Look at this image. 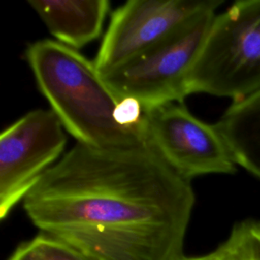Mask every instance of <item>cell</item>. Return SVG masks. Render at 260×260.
I'll return each instance as SVG.
<instances>
[{
    "label": "cell",
    "mask_w": 260,
    "mask_h": 260,
    "mask_svg": "<svg viewBox=\"0 0 260 260\" xmlns=\"http://www.w3.org/2000/svg\"><path fill=\"white\" fill-rule=\"evenodd\" d=\"M194 204L191 182L148 142H76L22 200L35 226L89 260H181Z\"/></svg>",
    "instance_id": "6da1fadb"
},
{
    "label": "cell",
    "mask_w": 260,
    "mask_h": 260,
    "mask_svg": "<svg viewBox=\"0 0 260 260\" xmlns=\"http://www.w3.org/2000/svg\"><path fill=\"white\" fill-rule=\"evenodd\" d=\"M25 59L42 94L76 142L117 148L146 143L143 132L116 120L120 98L105 81L94 62L57 41L28 45Z\"/></svg>",
    "instance_id": "7a4b0ae2"
},
{
    "label": "cell",
    "mask_w": 260,
    "mask_h": 260,
    "mask_svg": "<svg viewBox=\"0 0 260 260\" xmlns=\"http://www.w3.org/2000/svg\"><path fill=\"white\" fill-rule=\"evenodd\" d=\"M260 91V0L215 15L187 80V93L244 100Z\"/></svg>",
    "instance_id": "3957f363"
},
{
    "label": "cell",
    "mask_w": 260,
    "mask_h": 260,
    "mask_svg": "<svg viewBox=\"0 0 260 260\" xmlns=\"http://www.w3.org/2000/svg\"><path fill=\"white\" fill-rule=\"evenodd\" d=\"M215 17L207 11L124 64L102 73L120 96L138 101L144 110L183 103L187 80Z\"/></svg>",
    "instance_id": "277c9868"
},
{
    "label": "cell",
    "mask_w": 260,
    "mask_h": 260,
    "mask_svg": "<svg viewBox=\"0 0 260 260\" xmlns=\"http://www.w3.org/2000/svg\"><path fill=\"white\" fill-rule=\"evenodd\" d=\"M52 110L37 109L0 135V217L22 201L63 152L67 138Z\"/></svg>",
    "instance_id": "5b68a950"
},
{
    "label": "cell",
    "mask_w": 260,
    "mask_h": 260,
    "mask_svg": "<svg viewBox=\"0 0 260 260\" xmlns=\"http://www.w3.org/2000/svg\"><path fill=\"white\" fill-rule=\"evenodd\" d=\"M148 144L181 177L232 174L236 162L214 125L191 114L183 103L145 110Z\"/></svg>",
    "instance_id": "8992f818"
},
{
    "label": "cell",
    "mask_w": 260,
    "mask_h": 260,
    "mask_svg": "<svg viewBox=\"0 0 260 260\" xmlns=\"http://www.w3.org/2000/svg\"><path fill=\"white\" fill-rule=\"evenodd\" d=\"M218 0H131L112 14L94 64L112 70L169 37L195 17L221 4Z\"/></svg>",
    "instance_id": "52a82bcc"
},
{
    "label": "cell",
    "mask_w": 260,
    "mask_h": 260,
    "mask_svg": "<svg viewBox=\"0 0 260 260\" xmlns=\"http://www.w3.org/2000/svg\"><path fill=\"white\" fill-rule=\"evenodd\" d=\"M57 42L74 50L98 39L110 10L108 0H29Z\"/></svg>",
    "instance_id": "ba28073f"
},
{
    "label": "cell",
    "mask_w": 260,
    "mask_h": 260,
    "mask_svg": "<svg viewBox=\"0 0 260 260\" xmlns=\"http://www.w3.org/2000/svg\"><path fill=\"white\" fill-rule=\"evenodd\" d=\"M214 126L236 165L260 179V91L233 102Z\"/></svg>",
    "instance_id": "9c48e42d"
},
{
    "label": "cell",
    "mask_w": 260,
    "mask_h": 260,
    "mask_svg": "<svg viewBox=\"0 0 260 260\" xmlns=\"http://www.w3.org/2000/svg\"><path fill=\"white\" fill-rule=\"evenodd\" d=\"M216 249L223 260H260V221L247 219L236 223Z\"/></svg>",
    "instance_id": "30bf717a"
},
{
    "label": "cell",
    "mask_w": 260,
    "mask_h": 260,
    "mask_svg": "<svg viewBox=\"0 0 260 260\" xmlns=\"http://www.w3.org/2000/svg\"><path fill=\"white\" fill-rule=\"evenodd\" d=\"M8 260H89L66 243L41 233L21 243Z\"/></svg>",
    "instance_id": "8fae6325"
},
{
    "label": "cell",
    "mask_w": 260,
    "mask_h": 260,
    "mask_svg": "<svg viewBox=\"0 0 260 260\" xmlns=\"http://www.w3.org/2000/svg\"><path fill=\"white\" fill-rule=\"evenodd\" d=\"M181 260H223L219 251L217 249H215L214 251L205 254V255H201V256H196V257H183Z\"/></svg>",
    "instance_id": "7c38bea8"
}]
</instances>
